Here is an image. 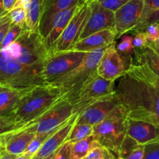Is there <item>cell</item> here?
Wrapping results in <instances>:
<instances>
[{
	"mask_svg": "<svg viewBox=\"0 0 159 159\" xmlns=\"http://www.w3.org/2000/svg\"><path fill=\"white\" fill-rule=\"evenodd\" d=\"M115 84L116 96L127 117L159 128V79L144 63L131 61Z\"/></svg>",
	"mask_w": 159,
	"mask_h": 159,
	"instance_id": "6da1fadb",
	"label": "cell"
},
{
	"mask_svg": "<svg viewBox=\"0 0 159 159\" xmlns=\"http://www.w3.org/2000/svg\"><path fill=\"white\" fill-rule=\"evenodd\" d=\"M66 98H68L66 94L57 87L51 85H40L23 97L11 114L13 115L22 128L37 121Z\"/></svg>",
	"mask_w": 159,
	"mask_h": 159,
	"instance_id": "7a4b0ae2",
	"label": "cell"
},
{
	"mask_svg": "<svg viewBox=\"0 0 159 159\" xmlns=\"http://www.w3.org/2000/svg\"><path fill=\"white\" fill-rule=\"evenodd\" d=\"M127 112L119 104L102 122L94 126L93 134L100 145L107 148L117 156L127 133Z\"/></svg>",
	"mask_w": 159,
	"mask_h": 159,
	"instance_id": "3957f363",
	"label": "cell"
},
{
	"mask_svg": "<svg viewBox=\"0 0 159 159\" xmlns=\"http://www.w3.org/2000/svg\"><path fill=\"white\" fill-rule=\"evenodd\" d=\"M107 47L89 52L88 55L80 65L52 82L50 85L60 89L62 93L66 94L68 100L71 102L85 81L97 73V67Z\"/></svg>",
	"mask_w": 159,
	"mask_h": 159,
	"instance_id": "277c9868",
	"label": "cell"
},
{
	"mask_svg": "<svg viewBox=\"0 0 159 159\" xmlns=\"http://www.w3.org/2000/svg\"><path fill=\"white\" fill-rule=\"evenodd\" d=\"M115 95V81L104 79L96 73L80 87L71 102L76 105L79 112H82L90 104Z\"/></svg>",
	"mask_w": 159,
	"mask_h": 159,
	"instance_id": "5b68a950",
	"label": "cell"
},
{
	"mask_svg": "<svg viewBox=\"0 0 159 159\" xmlns=\"http://www.w3.org/2000/svg\"><path fill=\"white\" fill-rule=\"evenodd\" d=\"M78 112L79 110L76 105L66 98L40 119L27 124L23 128L29 129L36 134L49 133L61 127Z\"/></svg>",
	"mask_w": 159,
	"mask_h": 159,
	"instance_id": "8992f818",
	"label": "cell"
},
{
	"mask_svg": "<svg viewBox=\"0 0 159 159\" xmlns=\"http://www.w3.org/2000/svg\"><path fill=\"white\" fill-rule=\"evenodd\" d=\"M88 54L89 52L73 50L53 54L43 68V76L46 83L50 85L74 69L83 61Z\"/></svg>",
	"mask_w": 159,
	"mask_h": 159,
	"instance_id": "52a82bcc",
	"label": "cell"
},
{
	"mask_svg": "<svg viewBox=\"0 0 159 159\" xmlns=\"http://www.w3.org/2000/svg\"><path fill=\"white\" fill-rule=\"evenodd\" d=\"M90 13L91 7L89 2L79 5L72 18L57 40L53 54L68 51L72 48V47L79 40Z\"/></svg>",
	"mask_w": 159,
	"mask_h": 159,
	"instance_id": "ba28073f",
	"label": "cell"
},
{
	"mask_svg": "<svg viewBox=\"0 0 159 159\" xmlns=\"http://www.w3.org/2000/svg\"><path fill=\"white\" fill-rule=\"evenodd\" d=\"M144 6V0H130L114 12L117 38L134 30L141 20Z\"/></svg>",
	"mask_w": 159,
	"mask_h": 159,
	"instance_id": "9c48e42d",
	"label": "cell"
},
{
	"mask_svg": "<svg viewBox=\"0 0 159 159\" xmlns=\"http://www.w3.org/2000/svg\"><path fill=\"white\" fill-rule=\"evenodd\" d=\"M90 3L91 13L79 40L104 30H115V13L102 7L97 0Z\"/></svg>",
	"mask_w": 159,
	"mask_h": 159,
	"instance_id": "30bf717a",
	"label": "cell"
},
{
	"mask_svg": "<svg viewBox=\"0 0 159 159\" xmlns=\"http://www.w3.org/2000/svg\"><path fill=\"white\" fill-rule=\"evenodd\" d=\"M120 103L117 97L114 96L96 101L79 113L76 124H85L95 126L102 122Z\"/></svg>",
	"mask_w": 159,
	"mask_h": 159,
	"instance_id": "8fae6325",
	"label": "cell"
},
{
	"mask_svg": "<svg viewBox=\"0 0 159 159\" xmlns=\"http://www.w3.org/2000/svg\"><path fill=\"white\" fill-rule=\"evenodd\" d=\"M125 70L124 60L116 50L114 41L106 49L97 67V73L104 79L116 81Z\"/></svg>",
	"mask_w": 159,
	"mask_h": 159,
	"instance_id": "7c38bea8",
	"label": "cell"
},
{
	"mask_svg": "<svg viewBox=\"0 0 159 159\" xmlns=\"http://www.w3.org/2000/svg\"><path fill=\"white\" fill-rule=\"evenodd\" d=\"M79 4L80 0H43L39 24V33L42 37L46 38L59 12Z\"/></svg>",
	"mask_w": 159,
	"mask_h": 159,
	"instance_id": "4fadbf2b",
	"label": "cell"
},
{
	"mask_svg": "<svg viewBox=\"0 0 159 159\" xmlns=\"http://www.w3.org/2000/svg\"><path fill=\"white\" fill-rule=\"evenodd\" d=\"M79 113L80 112H78L75 114L73 115L72 117L70 118L65 124H63L55 132H54L43 143L42 147L36 153L33 159L46 158L58 150L66 142L67 138L77 122Z\"/></svg>",
	"mask_w": 159,
	"mask_h": 159,
	"instance_id": "5bb4252c",
	"label": "cell"
},
{
	"mask_svg": "<svg viewBox=\"0 0 159 159\" xmlns=\"http://www.w3.org/2000/svg\"><path fill=\"white\" fill-rule=\"evenodd\" d=\"M127 134L141 144L159 141V128L143 120L128 118Z\"/></svg>",
	"mask_w": 159,
	"mask_h": 159,
	"instance_id": "9a60e30c",
	"label": "cell"
},
{
	"mask_svg": "<svg viewBox=\"0 0 159 159\" xmlns=\"http://www.w3.org/2000/svg\"><path fill=\"white\" fill-rule=\"evenodd\" d=\"M117 38L116 30L113 29L104 30L91 34L79 40L71 50L83 52H91L95 50L107 47Z\"/></svg>",
	"mask_w": 159,
	"mask_h": 159,
	"instance_id": "2e32d148",
	"label": "cell"
},
{
	"mask_svg": "<svg viewBox=\"0 0 159 159\" xmlns=\"http://www.w3.org/2000/svg\"><path fill=\"white\" fill-rule=\"evenodd\" d=\"M36 134L35 132L23 127L9 132L4 144L5 149L12 155H21L26 152Z\"/></svg>",
	"mask_w": 159,
	"mask_h": 159,
	"instance_id": "e0dca14e",
	"label": "cell"
},
{
	"mask_svg": "<svg viewBox=\"0 0 159 159\" xmlns=\"http://www.w3.org/2000/svg\"><path fill=\"white\" fill-rule=\"evenodd\" d=\"M79 5H76V6H72L69 9H65V10L59 12L56 16L52 26H51V30L48 33L46 38L44 39L47 48L51 52V54H53V51H54V47H55L57 40L59 39L60 36L61 35L64 30L65 29L67 25L68 24L71 19L72 18L73 15L79 8Z\"/></svg>",
	"mask_w": 159,
	"mask_h": 159,
	"instance_id": "ac0fdd59",
	"label": "cell"
},
{
	"mask_svg": "<svg viewBox=\"0 0 159 159\" xmlns=\"http://www.w3.org/2000/svg\"><path fill=\"white\" fill-rule=\"evenodd\" d=\"M37 86L26 88L5 87L0 89V115L11 114L18 102Z\"/></svg>",
	"mask_w": 159,
	"mask_h": 159,
	"instance_id": "d6986e66",
	"label": "cell"
},
{
	"mask_svg": "<svg viewBox=\"0 0 159 159\" xmlns=\"http://www.w3.org/2000/svg\"><path fill=\"white\" fill-rule=\"evenodd\" d=\"M134 61L136 63H144L156 75L159 79V53L150 44L140 49H134Z\"/></svg>",
	"mask_w": 159,
	"mask_h": 159,
	"instance_id": "ffe728a7",
	"label": "cell"
},
{
	"mask_svg": "<svg viewBox=\"0 0 159 159\" xmlns=\"http://www.w3.org/2000/svg\"><path fill=\"white\" fill-rule=\"evenodd\" d=\"M144 155V144H139L127 134L121 144L117 157L120 159H143Z\"/></svg>",
	"mask_w": 159,
	"mask_h": 159,
	"instance_id": "44dd1931",
	"label": "cell"
},
{
	"mask_svg": "<svg viewBox=\"0 0 159 159\" xmlns=\"http://www.w3.org/2000/svg\"><path fill=\"white\" fill-rule=\"evenodd\" d=\"M71 144V156L73 159L84 158L93 149L100 145L94 134H92L85 139Z\"/></svg>",
	"mask_w": 159,
	"mask_h": 159,
	"instance_id": "7402d4cb",
	"label": "cell"
},
{
	"mask_svg": "<svg viewBox=\"0 0 159 159\" xmlns=\"http://www.w3.org/2000/svg\"><path fill=\"white\" fill-rule=\"evenodd\" d=\"M43 0H30L26 8V26L32 32H39Z\"/></svg>",
	"mask_w": 159,
	"mask_h": 159,
	"instance_id": "603a6c76",
	"label": "cell"
},
{
	"mask_svg": "<svg viewBox=\"0 0 159 159\" xmlns=\"http://www.w3.org/2000/svg\"><path fill=\"white\" fill-rule=\"evenodd\" d=\"M93 127L94 126L90 124H75L67 138L66 141L75 143L85 139L87 137L93 134Z\"/></svg>",
	"mask_w": 159,
	"mask_h": 159,
	"instance_id": "cb8c5ba5",
	"label": "cell"
},
{
	"mask_svg": "<svg viewBox=\"0 0 159 159\" xmlns=\"http://www.w3.org/2000/svg\"><path fill=\"white\" fill-rule=\"evenodd\" d=\"M9 13L12 23L20 26L23 30H28L26 26V10L23 6H14Z\"/></svg>",
	"mask_w": 159,
	"mask_h": 159,
	"instance_id": "d4e9b609",
	"label": "cell"
},
{
	"mask_svg": "<svg viewBox=\"0 0 159 159\" xmlns=\"http://www.w3.org/2000/svg\"><path fill=\"white\" fill-rule=\"evenodd\" d=\"M57 130H53V131H51L49 132V133L47 134H37L36 136L34 137V139H33L32 141L30 142V144L29 146L27 147L25 153L30 155V156H32L33 158H34V155H35L36 153L40 150V148L42 147L43 143L46 141V140Z\"/></svg>",
	"mask_w": 159,
	"mask_h": 159,
	"instance_id": "484cf974",
	"label": "cell"
},
{
	"mask_svg": "<svg viewBox=\"0 0 159 159\" xmlns=\"http://www.w3.org/2000/svg\"><path fill=\"white\" fill-rule=\"evenodd\" d=\"M21 128L12 114L0 115V135Z\"/></svg>",
	"mask_w": 159,
	"mask_h": 159,
	"instance_id": "4316f807",
	"label": "cell"
},
{
	"mask_svg": "<svg viewBox=\"0 0 159 159\" xmlns=\"http://www.w3.org/2000/svg\"><path fill=\"white\" fill-rule=\"evenodd\" d=\"M120 42L116 45V50L120 54L124 55H131L134 53V48L133 45V37L131 36L124 34L121 36Z\"/></svg>",
	"mask_w": 159,
	"mask_h": 159,
	"instance_id": "83f0119b",
	"label": "cell"
},
{
	"mask_svg": "<svg viewBox=\"0 0 159 159\" xmlns=\"http://www.w3.org/2000/svg\"><path fill=\"white\" fill-rule=\"evenodd\" d=\"M115 154L102 145L95 148L83 159H114Z\"/></svg>",
	"mask_w": 159,
	"mask_h": 159,
	"instance_id": "f1b7e54d",
	"label": "cell"
},
{
	"mask_svg": "<svg viewBox=\"0 0 159 159\" xmlns=\"http://www.w3.org/2000/svg\"><path fill=\"white\" fill-rule=\"evenodd\" d=\"M23 30L20 26H17V25L12 23V25L10 26L9 31L6 34V37H5L4 40H3L1 46H0V50L6 48L9 44H11L12 42L15 41L20 37V35L23 32Z\"/></svg>",
	"mask_w": 159,
	"mask_h": 159,
	"instance_id": "f546056e",
	"label": "cell"
},
{
	"mask_svg": "<svg viewBox=\"0 0 159 159\" xmlns=\"http://www.w3.org/2000/svg\"><path fill=\"white\" fill-rule=\"evenodd\" d=\"M143 159H159V141L144 144Z\"/></svg>",
	"mask_w": 159,
	"mask_h": 159,
	"instance_id": "4dcf8cb0",
	"label": "cell"
},
{
	"mask_svg": "<svg viewBox=\"0 0 159 159\" xmlns=\"http://www.w3.org/2000/svg\"><path fill=\"white\" fill-rule=\"evenodd\" d=\"M12 25V20L9 12L5 14L0 19V46Z\"/></svg>",
	"mask_w": 159,
	"mask_h": 159,
	"instance_id": "1f68e13d",
	"label": "cell"
},
{
	"mask_svg": "<svg viewBox=\"0 0 159 159\" xmlns=\"http://www.w3.org/2000/svg\"><path fill=\"white\" fill-rule=\"evenodd\" d=\"M142 32L145 33L148 43H153L156 41L159 36V23H152L148 25Z\"/></svg>",
	"mask_w": 159,
	"mask_h": 159,
	"instance_id": "d6a6232c",
	"label": "cell"
},
{
	"mask_svg": "<svg viewBox=\"0 0 159 159\" xmlns=\"http://www.w3.org/2000/svg\"><path fill=\"white\" fill-rule=\"evenodd\" d=\"M97 1L102 7L115 12L130 0H97Z\"/></svg>",
	"mask_w": 159,
	"mask_h": 159,
	"instance_id": "836d02e7",
	"label": "cell"
},
{
	"mask_svg": "<svg viewBox=\"0 0 159 159\" xmlns=\"http://www.w3.org/2000/svg\"><path fill=\"white\" fill-rule=\"evenodd\" d=\"M71 144L70 142H66L57 151L53 159H73L71 156Z\"/></svg>",
	"mask_w": 159,
	"mask_h": 159,
	"instance_id": "e575fe53",
	"label": "cell"
},
{
	"mask_svg": "<svg viewBox=\"0 0 159 159\" xmlns=\"http://www.w3.org/2000/svg\"><path fill=\"white\" fill-rule=\"evenodd\" d=\"M148 44L147 36L144 32L135 33L134 37H133V45L134 49H140L144 48Z\"/></svg>",
	"mask_w": 159,
	"mask_h": 159,
	"instance_id": "d590c367",
	"label": "cell"
},
{
	"mask_svg": "<svg viewBox=\"0 0 159 159\" xmlns=\"http://www.w3.org/2000/svg\"><path fill=\"white\" fill-rule=\"evenodd\" d=\"M144 6L142 14L159 10V0H144Z\"/></svg>",
	"mask_w": 159,
	"mask_h": 159,
	"instance_id": "8d00e7d4",
	"label": "cell"
},
{
	"mask_svg": "<svg viewBox=\"0 0 159 159\" xmlns=\"http://www.w3.org/2000/svg\"><path fill=\"white\" fill-rule=\"evenodd\" d=\"M17 155H12L5 149L4 145L0 146V159H15Z\"/></svg>",
	"mask_w": 159,
	"mask_h": 159,
	"instance_id": "74e56055",
	"label": "cell"
},
{
	"mask_svg": "<svg viewBox=\"0 0 159 159\" xmlns=\"http://www.w3.org/2000/svg\"><path fill=\"white\" fill-rule=\"evenodd\" d=\"M17 0H3V4H4L5 10L6 12H9L12 7L14 6L15 3L16 2Z\"/></svg>",
	"mask_w": 159,
	"mask_h": 159,
	"instance_id": "f35d334b",
	"label": "cell"
},
{
	"mask_svg": "<svg viewBox=\"0 0 159 159\" xmlns=\"http://www.w3.org/2000/svg\"><path fill=\"white\" fill-rule=\"evenodd\" d=\"M7 12H6L5 10V8H4V4H3V0H0V19L1 17H2L5 14H6Z\"/></svg>",
	"mask_w": 159,
	"mask_h": 159,
	"instance_id": "ab89813d",
	"label": "cell"
},
{
	"mask_svg": "<svg viewBox=\"0 0 159 159\" xmlns=\"http://www.w3.org/2000/svg\"><path fill=\"white\" fill-rule=\"evenodd\" d=\"M149 44H150L151 46H152V48H153L154 49L157 51V52L159 53V36H158V39L156 40V41L154 42L153 43H149Z\"/></svg>",
	"mask_w": 159,
	"mask_h": 159,
	"instance_id": "60d3db41",
	"label": "cell"
},
{
	"mask_svg": "<svg viewBox=\"0 0 159 159\" xmlns=\"http://www.w3.org/2000/svg\"><path fill=\"white\" fill-rule=\"evenodd\" d=\"M15 159H33V157L24 152V153L21 154V155H17V157Z\"/></svg>",
	"mask_w": 159,
	"mask_h": 159,
	"instance_id": "b9f144b4",
	"label": "cell"
},
{
	"mask_svg": "<svg viewBox=\"0 0 159 159\" xmlns=\"http://www.w3.org/2000/svg\"><path fill=\"white\" fill-rule=\"evenodd\" d=\"M7 134H5L0 135V146L4 145L5 141H6V136H7Z\"/></svg>",
	"mask_w": 159,
	"mask_h": 159,
	"instance_id": "7bdbcfd3",
	"label": "cell"
},
{
	"mask_svg": "<svg viewBox=\"0 0 159 159\" xmlns=\"http://www.w3.org/2000/svg\"><path fill=\"white\" fill-rule=\"evenodd\" d=\"M56 152H57V151H56V152H54V153L51 154V155H49V156L46 157V158H41V159H53V158H54V155H55Z\"/></svg>",
	"mask_w": 159,
	"mask_h": 159,
	"instance_id": "ee69618b",
	"label": "cell"
},
{
	"mask_svg": "<svg viewBox=\"0 0 159 159\" xmlns=\"http://www.w3.org/2000/svg\"><path fill=\"white\" fill-rule=\"evenodd\" d=\"M93 1H96V0H80V3L82 4V3H85V2H91Z\"/></svg>",
	"mask_w": 159,
	"mask_h": 159,
	"instance_id": "f6af8a7d",
	"label": "cell"
},
{
	"mask_svg": "<svg viewBox=\"0 0 159 159\" xmlns=\"http://www.w3.org/2000/svg\"><path fill=\"white\" fill-rule=\"evenodd\" d=\"M5 87H8V86H6V85H2V84L0 83V89L2 88H5Z\"/></svg>",
	"mask_w": 159,
	"mask_h": 159,
	"instance_id": "bcb514c9",
	"label": "cell"
},
{
	"mask_svg": "<svg viewBox=\"0 0 159 159\" xmlns=\"http://www.w3.org/2000/svg\"><path fill=\"white\" fill-rule=\"evenodd\" d=\"M114 159H120V158H118L117 156H116V158H115Z\"/></svg>",
	"mask_w": 159,
	"mask_h": 159,
	"instance_id": "7dc6e473",
	"label": "cell"
},
{
	"mask_svg": "<svg viewBox=\"0 0 159 159\" xmlns=\"http://www.w3.org/2000/svg\"><path fill=\"white\" fill-rule=\"evenodd\" d=\"M82 159H83V158H82Z\"/></svg>",
	"mask_w": 159,
	"mask_h": 159,
	"instance_id": "c3c4849f",
	"label": "cell"
}]
</instances>
